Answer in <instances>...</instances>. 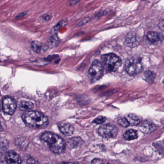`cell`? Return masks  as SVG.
Wrapping results in <instances>:
<instances>
[{
    "label": "cell",
    "instance_id": "e0dca14e",
    "mask_svg": "<svg viewBox=\"0 0 164 164\" xmlns=\"http://www.w3.org/2000/svg\"><path fill=\"white\" fill-rule=\"evenodd\" d=\"M123 137L126 140H127V141L135 140L138 138L137 132L135 130L130 129V130H127L125 132L123 135Z\"/></svg>",
    "mask_w": 164,
    "mask_h": 164
},
{
    "label": "cell",
    "instance_id": "8992f818",
    "mask_svg": "<svg viewBox=\"0 0 164 164\" xmlns=\"http://www.w3.org/2000/svg\"><path fill=\"white\" fill-rule=\"evenodd\" d=\"M97 131L98 133L101 136L106 138H111L116 136L118 130L115 126L110 124H107L100 126Z\"/></svg>",
    "mask_w": 164,
    "mask_h": 164
},
{
    "label": "cell",
    "instance_id": "3957f363",
    "mask_svg": "<svg viewBox=\"0 0 164 164\" xmlns=\"http://www.w3.org/2000/svg\"><path fill=\"white\" fill-rule=\"evenodd\" d=\"M102 64L107 72H115L121 65V60L114 53L103 54L101 57Z\"/></svg>",
    "mask_w": 164,
    "mask_h": 164
},
{
    "label": "cell",
    "instance_id": "30bf717a",
    "mask_svg": "<svg viewBox=\"0 0 164 164\" xmlns=\"http://www.w3.org/2000/svg\"><path fill=\"white\" fill-rule=\"evenodd\" d=\"M126 45L130 47L137 46L140 43L139 37L134 33H130L126 36L125 38Z\"/></svg>",
    "mask_w": 164,
    "mask_h": 164
},
{
    "label": "cell",
    "instance_id": "83f0119b",
    "mask_svg": "<svg viewBox=\"0 0 164 164\" xmlns=\"http://www.w3.org/2000/svg\"><path fill=\"white\" fill-rule=\"evenodd\" d=\"M159 27L161 30L164 31V20H161L160 21Z\"/></svg>",
    "mask_w": 164,
    "mask_h": 164
},
{
    "label": "cell",
    "instance_id": "7c38bea8",
    "mask_svg": "<svg viewBox=\"0 0 164 164\" xmlns=\"http://www.w3.org/2000/svg\"><path fill=\"white\" fill-rule=\"evenodd\" d=\"M146 38L149 41L152 43H157L162 41L164 39L161 34L154 31L148 32L146 35Z\"/></svg>",
    "mask_w": 164,
    "mask_h": 164
},
{
    "label": "cell",
    "instance_id": "ffe728a7",
    "mask_svg": "<svg viewBox=\"0 0 164 164\" xmlns=\"http://www.w3.org/2000/svg\"><path fill=\"white\" fill-rule=\"evenodd\" d=\"M68 24V21L67 19H63V20H61L57 25H55L53 27V32L54 33V34H55V32L58 31L61 27H64V26L67 25Z\"/></svg>",
    "mask_w": 164,
    "mask_h": 164
},
{
    "label": "cell",
    "instance_id": "4fadbf2b",
    "mask_svg": "<svg viewBox=\"0 0 164 164\" xmlns=\"http://www.w3.org/2000/svg\"><path fill=\"white\" fill-rule=\"evenodd\" d=\"M84 143V141L82 140L81 138L76 137L68 139V146L70 148H76L80 146Z\"/></svg>",
    "mask_w": 164,
    "mask_h": 164
},
{
    "label": "cell",
    "instance_id": "ac0fdd59",
    "mask_svg": "<svg viewBox=\"0 0 164 164\" xmlns=\"http://www.w3.org/2000/svg\"><path fill=\"white\" fill-rule=\"evenodd\" d=\"M31 48L36 53H40L43 48V45L41 42L38 41H34L31 43Z\"/></svg>",
    "mask_w": 164,
    "mask_h": 164
},
{
    "label": "cell",
    "instance_id": "9c48e42d",
    "mask_svg": "<svg viewBox=\"0 0 164 164\" xmlns=\"http://www.w3.org/2000/svg\"><path fill=\"white\" fill-rule=\"evenodd\" d=\"M57 125L61 133L66 136H71L73 133L74 127L70 123L61 122Z\"/></svg>",
    "mask_w": 164,
    "mask_h": 164
},
{
    "label": "cell",
    "instance_id": "484cf974",
    "mask_svg": "<svg viewBox=\"0 0 164 164\" xmlns=\"http://www.w3.org/2000/svg\"><path fill=\"white\" fill-rule=\"evenodd\" d=\"M91 163L92 164H100V163H103V162L100 159L96 158L92 160Z\"/></svg>",
    "mask_w": 164,
    "mask_h": 164
},
{
    "label": "cell",
    "instance_id": "ba28073f",
    "mask_svg": "<svg viewBox=\"0 0 164 164\" xmlns=\"http://www.w3.org/2000/svg\"><path fill=\"white\" fill-rule=\"evenodd\" d=\"M5 160L8 164H20L22 162L20 155L13 151H9L5 154Z\"/></svg>",
    "mask_w": 164,
    "mask_h": 164
},
{
    "label": "cell",
    "instance_id": "5b68a950",
    "mask_svg": "<svg viewBox=\"0 0 164 164\" xmlns=\"http://www.w3.org/2000/svg\"><path fill=\"white\" fill-rule=\"evenodd\" d=\"M124 69L128 74L134 76L142 72L143 68L140 59L136 58H131L126 61Z\"/></svg>",
    "mask_w": 164,
    "mask_h": 164
},
{
    "label": "cell",
    "instance_id": "52a82bcc",
    "mask_svg": "<svg viewBox=\"0 0 164 164\" xmlns=\"http://www.w3.org/2000/svg\"><path fill=\"white\" fill-rule=\"evenodd\" d=\"M2 106L3 112L11 115L16 111L17 103L15 100L11 97L6 96L2 99Z\"/></svg>",
    "mask_w": 164,
    "mask_h": 164
},
{
    "label": "cell",
    "instance_id": "4316f807",
    "mask_svg": "<svg viewBox=\"0 0 164 164\" xmlns=\"http://www.w3.org/2000/svg\"><path fill=\"white\" fill-rule=\"evenodd\" d=\"M41 18H42L45 21H49L51 18V16L48 14H45L41 16Z\"/></svg>",
    "mask_w": 164,
    "mask_h": 164
},
{
    "label": "cell",
    "instance_id": "8fae6325",
    "mask_svg": "<svg viewBox=\"0 0 164 164\" xmlns=\"http://www.w3.org/2000/svg\"><path fill=\"white\" fill-rule=\"evenodd\" d=\"M139 128L142 132L148 134L155 131L156 126L151 121L145 120L141 123Z\"/></svg>",
    "mask_w": 164,
    "mask_h": 164
},
{
    "label": "cell",
    "instance_id": "cb8c5ba5",
    "mask_svg": "<svg viewBox=\"0 0 164 164\" xmlns=\"http://www.w3.org/2000/svg\"><path fill=\"white\" fill-rule=\"evenodd\" d=\"M27 14H28V12L27 11L23 12L18 14L15 18L17 20H19V19H21V18L25 17Z\"/></svg>",
    "mask_w": 164,
    "mask_h": 164
},
{
    "label": "cell",
    "instance_id": "d4e9b609",
    "mask_svg": "<svg viewBox=\"0 0 164 164\" xmlns=\"http://www.w3.org/2000/svg\"><path fill=\"white\" fill-rule=\"evenodd\" d=\"M80 1H81V0H69L68 6H74V5H76V3H78Z\"/></svg>",
    "mask_w": 164,
    "mask_h": 164
},
{
    "label": "cell",
    "instance_id": "9a60e30c",
    "mask_svg": "<svg viewBox=\"0 0 164 164\" xmlns=\"http://www.w3.org/2000/svg\"><path fill=\"white\" fill-rule=\"evenodd\" d=\"M60 40L57 33L54 34L47 41L46 45L49 48H54L57 46L60 43Z\"/></svg>",
    "mask_w": 164,
    "mask_h": 164
},
{
    "label": "cell",
    "instance_id": "5bb4252c",
    "mask_svg": "<svg viewBox=\"0 0 164 164\" xmlns=\"http://www.w3.org/2000/svg\"><path fill=\"white\" fill-rule=\"evenodd\" d=\"M130 126H136L140 124L143 120L142 117L134 114H130L126 116Z\"/></svg>",
    "mask_w": 164,
    "mask_h": 164
},
{
    "label": "cell",
    "instance_id": "7402d4cb",
    "mask_svg": "<svg viewBox=\"0 0 164 164\" xmlns=\"http://www.w3.org/2000/svg\"><path fill=\"white\" fill-rule=\"evenodd\" d=\"M107 120V118L103 116H99L96 118L93 121V123H96V124H101L105 122Z\"/></svg>",
    "mask_w": 164,
    "mask_h": 164
},
{
    "label": "cell",
    "instance_id": "6da1fadb",
    "mask_svg": "<svg viewBox=\"0 0 164 164\" xmlns=\"http://www.w3.org/2000/svg\"><path fill=\"white\" fill-rule=\"evenodd\" d=\"M22 119L25 125L33 129H44L49 123L48 118L38 111L25 112L22 115Z\"/></svg>",
    "mask_w": 164,
    "mask_h": 164
},
{
    "label": "cell",
    "instance_id": "d6986e66",
    "mask_svg": "<svg viewBox=\"0 0 164 164\" xmlns=\"http://www.w3.org/2000/svg\"><path fill=\"white\" fill-rule=\"evenodd\" d=\"M155 73L151 71H146L144 73V78L145 81L149 83L154 81L155 78Z\"/></svg>",
    "mask_w": 164,
    "mask_h": 164
},
{
    "label": "cell",
    "instance_id": "44dd1931",
    "mask_svg": "<svg viewBox=\"0 0 164 164\" xmlns=\"http://www.w3.org/2000/svg\"><path fill=\"white\" fill-rule=\"evenodd\" d=\"M118 124L122 127H128L130 126V123L126 117H121L118 119Z\"/></svg>",
    "mask_w": 164,
    "mask_h": 164
},
{
    "label": "cell",
    "instance_id": "603a6c76",
    "mask_svg": "<svg viewBox=\"0 0 164 164\" xmlns=\"http://www.w3.org/2000/svg\"><path fill=\"white\" fill-rule=\"evenodd\" d=\"M91 20V18H86L85 19H83L82 21H81L79 23L78 26L79 27H81L82 25H84L86 24L87 23H88L89 21Z\"/></svg>",
    "mask_w": 164,
    "mask_h": 164
},
{
    "label": "cell",
    "instance_id": "277c9868",
    "mask_svg": "<svg viewBox=\"0 0 164 164\" xmlns=\"http://www.w3.org/2000/svg\"><path fill=\"white\" fill-rule=\"evenodd\" d=\"M103 64L99 60L93 61L88 70V78L92 83L98 81L102 77L103 72Z\"/></svg>",
    "mask_w": 164,
    "mask_h": 164
},
{
    "label": "cell",
    "instance_id": "2e32d148",
    "mask_svg": "<svg viewBox=\"0 0 164 164\" xmlns=\"http://www.w3.org/2000/svg\"><path fill=\"white\" fill-rule=\"evenodd\" d=\"M34 104L32 102L23 100L19 103V109L21 111L31 110L33 108Z\"/></svg>",
    "mask_w": 164,
    "mask_h": 164
},
{
    "label": "cell",
    "instance_id": "7a4b0ae2",
    "mask_svg": "<svg viewBox=\"0 0 164 164\" xmlns=\"http://www.w3.org/2000/svg\"><path fill=\"white\" fill-rule=\"evenodd\" d=\"M41 138L47 144L53 153L60 154L64 152L66 145L65 141L57 134L50 131H46L42 133Z\"/></svg>",
    "mask_w": 164,
    "mask_h": 164
}]
</instances>
